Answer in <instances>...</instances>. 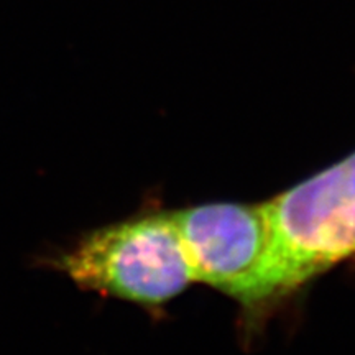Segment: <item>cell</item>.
<instances>
[{
    "instance_id": "1",
    "label": "cell",
    "mask_w": 355,
    "mask_h": 355,
    "mask_svg": "<svg viewBox=\"0 0 355 355\" xmlns=\"http://www.w3.org/2000/svg\"><path fill=\"white\" fill-rule=\"evenodd\" d=\"M268 306L355 255V150L265 202Z\"/></svg>"
},
{
    "instance_id": "2",
    "label": "cell",
    "mask_w": 355,
    "mask_h": 355,
    "mask_svg": "<svg viewBox=\"0 0 355 355\" xmlns=\"http://www.w3.org/2000/svg\"><path fill=\"white\" fill-rule=\"evenodd\" d=\"M81 290L158 308L194 282L171 211L102 225L55 260Z\"/></svg>"
},
{
    "instance_id": "3",
    "label": "cell",
    "mask_w": 355,
    "mask_h": 355,
    "mask_svg": "<svg viewBox=\"0 0 355 355\" xmlns=\"http://www.w3.org/2000/svg\"><path fill=\"white\" fill-rule=\"evenodd\" d=\"M194 282L241 303L250 314L268 308L272 250L265 202H209L171 211Z\"/></svg>"
}]
</instances>
